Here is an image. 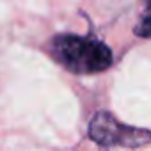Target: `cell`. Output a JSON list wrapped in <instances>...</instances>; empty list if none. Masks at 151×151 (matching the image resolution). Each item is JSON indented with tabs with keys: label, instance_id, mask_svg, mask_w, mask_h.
I'll return each mask as SVG.
<instances>
[{
	"label": "cell",
	"instance_id": "6da1fadb",
	"mask_svg": "<svg viewBox=\"0 0 151 151\" xmlns=\"http://www.w3.org/2000/svg\"><path fill=\"white\" fill-rule=\"evenodd\" d=\"M48 52L57 64L77 75L100 73L112 64V50L94 37L59 34L50 39Z\"/></svg>",
	"mask_w": 151,
	"mask_h": 151
},
{
	"label": "cell",
	"instance_id": "3957f363",
	"mask_svg": "<svg viewBox=\"0 0 151 151\" xmlns=\"http://www.w3.org/2000/svg\"><path fill=\"white\" fill-rule=\"evenodd\" d=\"M135 34L140 36V37H147V36H149V14H147V11L144 13L140 25L135 27Z\"/></svg>",
	"mask_w": 151,
	"mask_h": 151
},
{
	"label": "cell",
	"instance_id": "7a4b0ae2",
	"mask_svg": "<svg viewBox=\"0 0 151 151\" xmlns=\"http://www.w3.org/2000/svg\"><path fill=\"white\" fill-rule=\"evenodd\" d=\"M89 137L100 146H126L140 147L151 139L146 128H135L123 124L110 112L100 110L89 123Z\"/></svg>",
	"mask_w": 151,
	"mask_h": 151
}]
</instances>
